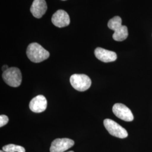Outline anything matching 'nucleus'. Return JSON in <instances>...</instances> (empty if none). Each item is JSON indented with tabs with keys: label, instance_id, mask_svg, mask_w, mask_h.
<instances>
[{
	"label": "nucleus",
	"instance_id": "nucleus-11",
	"mask_svg": "<svg viewBox=\"0 0 152 152\" xmlns=\"http://www.w3.org/2000/svg\"><path fill=\"white\" fill-rule=\"evenodd\" d=\"M48 6L45 0H34L30 11L33 16L39 19L46 13Z\"/></svg>",
	"mask_w": 152,
	"mask_h": 152
},
{
	"label": "nucleus",
	"instance_id": "nucleus-2",
	"mask_svg": "<svg viewBox=\"0 0 152 152\" xmlns=\"http://www.w3.org/2000/svg\"><path fill=\"white\" fill-rule=\"evenodd\" d=\"M27 55L33 63H40L49 58L50 53L39 44L34 42L29 44L27 49Z\"/></svg>",
	"mask_w": 152,
	"mask_h": 152
},
{
	"label": "nucleus",
	"instance_id": "nucleus-1",
	"mask_svg": "<svg viewBox=\"0 0 152 152\" xmlns=\"http://www.w3.org/2000/svg\"><path fill=\"white\" fill-rule=\"evenodd\" d=\"M108 27L114 31L113 38L116 41H123L127 38L129 33L127 27L122 25V19L120 16H115L110 19L108 23Z\"/></svg>",
	"mask_w": 152,
	"mask_h": 152
},
{
	"label": "nucleus",
	"instance_id": "nucleus-10",
	"mask_svg": "<svg viewBox=\"0 0 152 152\" xmlns=\"http://www.w3.org/2000/svg\"><path fill=\"white\" fill-rule=\"evenodd\" d=\"M94 54L98 59L104 63L114 61L117 58V56L115 52L101 48H98L95 49Z\"/></svg>",
	"mask_w": 152,
	"mask_h": 152
},
{
	"label": "nucleus",
	"instance_id": "nucleus-5",
	"mask_svg": "<svg viewBox=\"0 0 152 152\" xmlns=\"http://www.w3.org/2000/svg\"><path fill=\"white\" fill-rule=\"evenodd\" d=\"M104 125L109 133L112 136L121 139H124L128 136V133L126 130L113 120H104Z\"/></svg>",
	"mask_w": 152,
	"mask_h": 152
},
{
	"label": "nucleus",
	"instance_id": "nucleus-4",
	"mask_svg": "<svg viewBox=\"0 0 152 152\" xmlns=\"http://www.w3.org/2000/svg\"><path fill=\"white\" fill-rule=\"evenodd\" d=\"M71 85L76 90L85 91L91 85V80L88 76L83 74H74L70 77Z\"/></svg>",
	"mask_w": 152,
	"mask_h": 152
},
{
	"label": "nucleus",
	"instance_id": "nucleus-6",
	"mask_svg": "<svg viewBox=\"0 0 152 152\" xmlns=\"http://www.w3.org/2000/svg\"><path fill=\"white\" fill-rule=\"evenodd\" d=\"M112 110L114 115L121 120L126 122H131L134 120V115L130 109L123 104H115Z\"/></svg>",
	"mask_w": 152,
	"mask_h": 152
},
{
	"label": "nucleus",
	"instance_id": "nucleus-8",
	"mask_svg": "<svg viewBox=\"0 0 152 152\" xmlns=\"http://www.w3.org/2000/svg\"><path fill=\"white\" fill-rule=\"evenodd\" d=\"M51 22L57 27H65L70 24V18L66 11L59 10L53 14Z\"/></svg>",
	"mask_w": 152,
	"mask_h": 152
},
{
	"label": "nucleus",
	"instance_id": "nucleus-16",
	"mask_svg": "<svg viewBox=\"0 0 152 152\" xmlns=\"http://www.w3.org/2000/svg\"><path fill=\"white\" fill-rule=\"evenodd\" d=\"M74 152L73 151H69V152Z\"/></svg>",
	"mask_w": 152,
	"mask_h": 152
},
{
	"label": "nucleus",
	"instance_id": "nucleus-17",
	"mask_svg": "<svg viewBox=\"0 0 152 152\" xmlns=\"http://www.w3.org/2000/svg\"></svg>",
	"mask_w": 152,
	"mask_h": 152
},
{
	"label": "nucleus",
	"instance_id": "nucleus-15",
	"mask_svg": "<svg viewBox=\"0 0 152 152\" xmlns=\"http://www.w3.org/2000/svg\"><path fill=\"white\" fill-rule=\"evenodd\" d=\"M0 152H5L4 151H2V150H1V151H0Z\"/></svg>",
	"mask_w": 152,
	"mask_h": 152
},
{
	"label": "nucleus",
	"instance_id": "nucleus-13",
	"mask_svg": "<svg viewBox=\"0 0 152 152\" xmlns=\"http://www.w3.org/2000/svg\"><path fill=\"white\" fill-rule=\"evenodd\" d=\"M9 122V118L6 115L2 114L0 115V127H2L6 125Z\"/></svg>",
	"mask_w": 152,
	"mask_h": 152
},
{
	"label": "nucleus",
	"instance_id": "nucleus-14",
	"mask_svg": "<svg viewBox=\"0 0 152 152\" xmlns=\"http://www.w3.org/2000/svg\"><path fill=\"white\" fill-rule=\"evenodd\" d=\"M7 69H9V67H8V66H7V65H4V66H2V69L3 70L4 72H5V71H6Z\"/></svg>",
	"mask_w": 152,
	"mask_h": 152
},
{
	"label": "nucleus",
	"instance_id": "nucleus-12",
	"mask_svg": "<svg viewBox=\"0 0 152 152\" xmlns=\"http://www.w3.org/2000/svg\"><path fill=\"white\" fill-rule=\"evenodd\" d=\"M2 151L5 152H26L24 147L12 144L4 146L2 147Z\"/></svg>",
	"mask_w": 152,
	"mask_h": 152
},
{
	"label": "nucleus",
	"instance_id": "nucleus-7",
	"mask_svg": "<svg viewBox=\"0 0 152 152\" xmlns=\"http://www.w3.org/2000/svg\"><path fill=\"white\" fill-rule=\"evenodd\" d=\"M74 144V141L70 139H56L52 142L50 151V152H64L73 147Z\"/></svg>",
	"mask_w": 152,
	"mask_h": 152
},
{
	"label": "nucleus",
	"instance_id": "nucleus-9",
	"mask_svg": "<svg viewBox=\"0 0 152 152\" xmlns=\"http://www.w3.org/2000/svg\"><path fill=\"white\" fill-rule=\"evenodd\" d=\"M48 105V102L44 95H39L33 98L30 102L29 109L34 113H41L46 110Z\"/></svg>",
	"mask_w": 152,
	"mask_h": 152
},
{
	"label": "nucleus",
	"instance_id": "nucleus-3",
	"mask_svg": "<svg viewBox=\"0 0 152 152\" xmlns=\"http://www.w3.org/2000/svg\"><path fill=\"white\" fill-rule=\"evenodd\" d=\"M2 78L10 86L17 87L22 83V76L20 69L16 67L9 68L2 74Z\"/></svg>",
	"mask_w": 152,
	"mask_h": 152
}]
</instances>
